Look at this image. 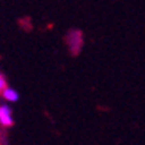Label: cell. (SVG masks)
<instances>
[{"instance_id":"obj_3","label":"cell","mask_w":145,"mask_h":145,"mask_svg":"<svg viewBox=\"0 0 145 145\" xmlns=\"http://www.w3.org/2000/svg\"><path fill=\"white\" fill-rule=\"evenodd\" d=\"M2 97H3V100L6 102V103H16L18 100H19V93H18V90H15L13 87H6L3 91H2Z\"/></svg>"},{"instance_id":"obj_4","label":"cell","mask_w":145,"mask_h":145,"mask_svg":"<svg viewBox=\"0 0 145 145\" xmlns=\"http://www.w3.org/2000/svg\"><path fill=\"white\" fill-rule=\"evenodd\" d=\"M6 87H7V80H6V77H5L3 72L0 71V94H2V91H3Z\"/></svg>"},{"instance_id":"obj_2","label":"cell","mask_w":145,"mask_h":145,"mask_svg":"<svg viewBox=\"0 0 145 145\" xmlns=\"http://www.w3.org/2000/svg\"><path fill=\"white\" fill-rule=\"evenodd\" d=\"M15 123L13 119V110L9 103H2L0 105V126L2 128H10Z\"/></svg>"},{"instance_id":"obj_1","label":"cell","mask_w":145,"mask_h":145,"mask_svg":"<svg viewBox=\"0 0 145 145\" xmlns=\"http://www.w3.org/2000/svg\"><path fill=\"white\" fill-rule=\"evenodd\" d=\"M65 45L71 55H78L84 46V35L80 29H70L65 35Z\"/></svg>"}]
</instances>
